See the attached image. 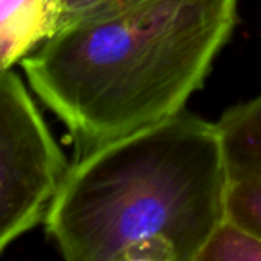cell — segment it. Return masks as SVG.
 <instances>
[{
	"instance_id": "4",
	"label": "cell",
	"mask_w": 261,
	"mask_h": 261,
	"mask_svg": "<svg viewBox=\"0 0 261 261\" xmlns=\"http://www.w3.org/2000/svg\"><path fill=\"white\" fill-rule=\"evenodd\" d=\"M58 25L59 0H0V72L22 63Z\"/></svg>"
},
{
	"instance_id": "1",
	"label": "cell",
	"mask_w": 261,
	"mask_h": 261,
	"mask_svg": "<svg viewBox=\"0 0 261 261\" xmlns=\"http://www.w3.org/2000/svg\"><path fill=\"white\" fill-rule=\"evenodd\" d=\"M238 0H142L58 29L20 63L77 158L182 111L236 25Z\"/></svg>"
},
{
	"instance_id": "7",
	"label": "cell",
	"mask_w": 261,
	"mask_h": 261,
	"mask_svg": "<svg viewBox=\"0 0 261 261\" xmlns=\"http://www.w3.org/2000/svg\"><path fill=\"white\" fill-rule=\"evenodd\" d=\"M227 217L261 236V175L231 179Z\"/></svg>"
},
{
	"instance_id": "2",
	"label": "cell",
	"mask_w": 261,
	"mask_h": 261,
	"mask_svg": "<svg viewBox=\"0 0 261 261\" xmlns=\"http://www.w3.org/2000/svg\"><path fill=\"white\" fill-rule=\"evenodd\" d=\"M229 182L217 122L182 109L73 160L45 231L68 261H197Z\"/></svg>"
},
{
	"instance_id": "5",
	"label": "cell",
	"mask_w": 261,
	"mask_h": 261,
	"mask_svg": "<svg viewBox=\"0 0 261 261\" xmlns=\"http://www.w3.org/2000/svg\"><path fill=\"white\" fill-rule=\"evenodd\" d=\"M229 175H261V93L229 108L217 122Z\"/></svg>"
},
{
	"instance_id": "3",
	"label": "cell",
	"mask_w": 261,
	"mask_h": 261,
	"mask_svg": "<svg viewBox=\"0 0 261 261\" xmlns=\"http://www.w3.org/2000/svg\"><path fill=\"white\" fill-rule=\"evenodd\" d=\"M70 168L22 77L0 72V252L45 220Z\"/></svg>"
},
{
	"instance_id": "8",
	"label": "cell",
	"mask_w": 261,
	"mask_h": 261,
	"mask_svg": "<svg viewBox=\"0 0 261 261\" xmlns=\"http://www.w3.org/2000/svg\"><path fill=\"white\" fill-rule=\"evenodd\" d=\"M142 0H59V25L58 29L93 16L108 15L123 8L135 6Z\"/></svg>"
},
{
	"instance_id": "6",
	"label": "cell",
	"mask_w": 261,
	"mask_h": 261,
	"mask_svg": "<svg viewBox=\"0 0 261 261\" xmlns=\"http://www.w3.org/2000/svg\"><path fill=\"white\" fill-rule=\"evenodd\" d=\"M197 261H261V236L225 217L207 238Z\"/></svg>"
}]
</instances>
